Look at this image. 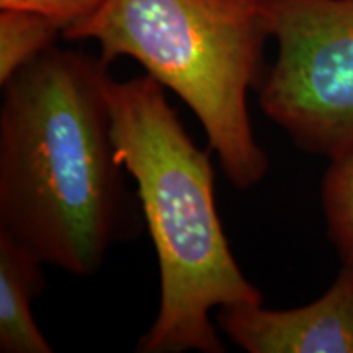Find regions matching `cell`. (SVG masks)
Wrapping results in <instances>:
<instances>
[{
	"label": "cell",
	"instance_id": "obj_1",
	"mask_svg": "<svg viewBox=\"0 0 353 353\" xmlns=\"http://www.w3.org/2000/svg\"><path fill=\"white\" fill-rule=\"evenodd\" d=\"M110 81L100 57L52 46L2 85L0 232L77 276L100 270L131 203Z\"/></svg>",
	"mask_w": 353,
	"mask_h": 353
},
{
	"label": "cell",
	"instance_id": "obj_2",
	"mask_svg": "<svg viewBox=\"0 0 353 353\" xmlns=\"http://www.w3.org/2000/svg\"><path fill=\"white\" fill-rule=\"evenodd\" d=\"M112 131L157 254L161 303L143 353H223L211 322L214 307L262 304L260 290L242 273L221 224L214 170L164 87L148 74L110 81Z\"/></svg>",
	"mask_w": 353,
	"mask_h": 353
},
{
	"label": "cell",
	"instance_id": "obj_3",
	"mask_svg": "<svg viewBox=\"0 0 353 353\" xmlns=\"http://www.w3.org/2000/svg\"><path fill=\"white\" fill-rule=\"evenodd\" d=\"M63 37L99 43L107 64L131 57L179 95L234 187L247 190L267 174L270 162L247 107L265 74L268 30L260 0H103Z\"/></svg>",
	"mask_w": 353,
	"mask_h": 353
},
{
	"label": "cell",
	"instance_id": "obj_4",
	"mask_svg": "<svg viewBox=\"0 0 353 353\" xmlns=\"http://www.w3.org/2000/svg\"><path fill=\"white\" fill-rule=\"evenodd\" d=\"M276 56L259 85L263 113L311 154L353 148V0H260Z\"/></svg>",
	"mask_w": 353,
	"mask_h": 353
},
{
	"label": "cell",
	"instance_id": "obj_5",
	"mask_svg": "<svg viewBox=\"0 0 353 353\" xmlns=\"http://www.w3.org/2000/svg\"><path fill=\"white\" fill-rule=\"evenodd\" d=\"M218 324L249 353H353V262H343L332 286L306 306L221 307Z\"/></svg>",
	"mask_w": 353,
	"mask_h": 353
},
{
	"label": "cell",
	"instance_id": "obj_6",
	"mask_svg": "<svg viewBox=\"0 0 353 353\" xmlns=\"http://www.w3.org/2000/svg\"><path fill=\"white\" fill-rule=\"evenodd\" d=\"M43 260L0 232V352L51 353L32 311L44 288Z\"/></svg>",
	"mask_w": 353,
	"mask_h": 353
},
{
	"label": "cell",
	"instance_id": "obj_7",
	"mask_svg": "<svg viewBox=\"0 0 353 353\" xmlns=\"http://www.w3.org/2000/svg\"><path fill=\"white\" fill-rule=\"evenodd\" d=\"M0 83L52 48L63 26L37 12L0 8Z\"/></svg>",
	"mask_w": 353,
	"mask_h": 353
},
{
	"label": "cell",
	"instance_id": "obj_8",
	"mask_svg": "<svg viewBox=\"0 0 353 353\" xmlns=\"http://www.w3.org/2000/svg\"><path fill=\"white\" fill-rule=\"evenodd\" d=\"M321 195L329 239L343 262H353V148L330 159Z\"/></svg>",
	"mask_w": 353,
	"mask_h": 353
},
{
	"label": "cell",
	"instance_id": "obj_9",
	"mask_svg": "<svg viewBox=\"0 0 353 353\" xmlns=\"http://www.w3.org/2000/svg\"><path fill=\"white\" fill-rule=\"evenodd\" d=\"M101 2L103 0H0V8H19L41 13L65 30L92 15Z\"/></svg>",
	"mask_w": 353,
	"mask_h": 353
}]
</instances>
